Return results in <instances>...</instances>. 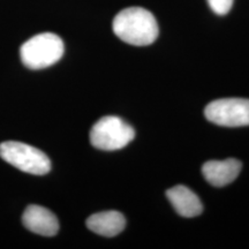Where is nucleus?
Instances as JSON below:
<instances>
[{
  "instance_id": "f257e3e1",
  "label": "nucleus",
  "mask_w": 249,
  "mask_h": 249,
  "mask_svg": "<svg viewBox=\"0 0 249 249\" xmlns=\"http://www.w3.org/2000/svg\"><path fill=\"white\" fill-rule=\"evenodd\" d=\"M112 28L121 40L135 46L152 44L160 33L151 12L141 7H129L119 12Z\"/></svg>"
},
{
  "instance_id": "f03ea898",
  "label": "nucleus",
  "mask_w": 249,
  "mask_h": 249,
  "mask_svg": "<svg viewBox=\"0 0 249 249\" xmlns=\"http://www.w3.org/2000/svg\"><path fill=\"white\" fill-rule=\"evenodd\" d=\"M62 39L52 33H43L28 39L20 49L23 65L30 70H42L54 65L64 54Z\"/></svg>"
},
{
  "instance_id": "7ed1b4c3",
  "label": "nucleus",
  "mask_w": 249,
  "mask_h": 249,
  "mask_svg": "<svg viewBox=\"0 0 249 249\" xmlns=\"http://www.w3.org/2000/svg\"><path fill=\"white\" fill-rule=\"evenodd\" d=\"M135 138V130L126 121L116 116L99 119L90 130V142L95 148L104 151L119 150Z\"/></svg>"
},
{
  "instance_id": "20e7f679",
  "label": "nucleus",
  "mask_w": 249,
  "mask_h": 249,
  "mask_svg": "<svg viewBox=\"0 0 249 249\" xmlns=\"http://www.w3.org/2000/svg\"><path fill=\"white\" fill-rule=\"evenodd\" d=\"M0 157L26 173L43 176L51 170V161L44 152L27 143L6 141L0 144Z\"/></svg>"
},
{
  "instance_id": "39448f33",
  "label": "nucleus",
  "mask_w": 249,
  "mask_h": 249,
  "mask_svg": "<svg viewBox=\"0 0 249 249\" xmlns=\"http://www.w3.org/2000/svg\"><path fill=\"white\" fill-rule=\"evenodd\" d=\"M204 114L210 123L218 126H249V99H217L207 105Z\"/></svg>"
},
{
  "instance_id": "423d86ee",
  "label": "nucleus",
  "mask_w": 249,
  "mask_h": 249,
  "mask_svg": "<svg viewBox=\"0 0 249 249\" xmlns=\"http://www.w3.org/2000/svg\"><path fill=\"white\" fill-rule=\"evenodd\" d=\"M22 223L27 230L39 235L53 236L59 231L55 214L40 205H29L23 213Z\"/></svg>"
},
{
  "instance_id": "0eeeda50",
  "label": "nucleus",
  "mask_w": 249,
  "mask_h": 249,
  "mask_svg": "<svg viewBox=\"0 0 249 249\" xmlns=\"http://www.w3.org/2000/svg\"><path fill=\"white\" fill-rule=\"evenodd\" d=\"M242 169L240 160H209L202 166L205 180L214 187H224L236 179Z\"/></svg>"
},
{
  "instance_id": "6e6552de",
  "label": "nucleus",
  "mask_w": 249,
  "mask_h": 249,
  "mask_svg": "<svg viewBox=\"0 0 249 249\" xmlns=\"http://www.w3.org/2000/svg\"><path fill=\"white\" fill-rule=\"evenodd\" d=\"M166 196L180 216L196 217L203 211V204L195 193L185 186H174L166 192Z\"/></svg>"
},
{
  "instance_id": "1a4fd4ad",
  "label": "nucleus",
  "mask_w": 249,
  "mask_h": 249,
  "mask_svg": "<svg viewBox=\"0 0 249 249\" xmlns=\"http://www.w3.org/2000/svg\"><path fill=\"white\" fill-rule=\"evenodd\" d=\"M126 219L118 211H103L93 213L87 219V227L103 236H116L124 230Z\"/></svg>"
},
{
  "instance_id": "9d476101",
  "label": "nucleus",
  "mask_w": 249,
  "mask_h": 249,
  "mask_svg": "<svg viewBox=\"0 0 249 249\" xmlns=\"http://www.w3.org/2000/svg\"><path fill=\"white\" fill-rule=\"evenodd\" d=\"M209 6L214 13L218 15H225L231 11L233 0H208Z\"/></svg>"
}]
</instances>
